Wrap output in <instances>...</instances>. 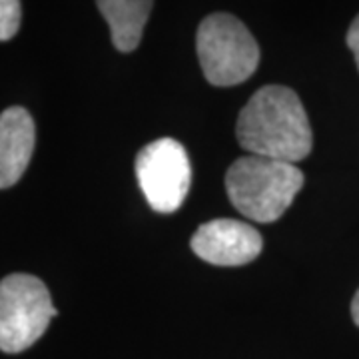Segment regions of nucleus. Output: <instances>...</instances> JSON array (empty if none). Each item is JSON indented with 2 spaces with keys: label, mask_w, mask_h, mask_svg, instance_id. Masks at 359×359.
Here are the masks:
<instances>
[{
  "label": "nucleus",
  "mask_w": 359,
  "mask_h": 359,
  "mask_svg": "<svg viewBox=\"0 0 359 359\" xmlns=\"http://www.w3.org/2000/svg\"><path fill=\"white\" fill-rule=\"evenodd\" d=\"M58 309L48 287L30 273H11L0 282V349L20 353L39 341Z\"/></svg>",
  "instance_id": "20e7f679"
},
{
  "label": "nucleus",
  "mask_w": 359,
  "mask_h": 359,
  "mask_svg": "<svg viewBox=\"0 0 359 359\" xmlns=\"http://www.w3.org/2000/svg\"><path fill=\"white\" fill-rule=\"evenodd\" d=\"M22 20L20 0H0V42L16 36Z\"/></svg>",
  "instance_id": "1a4fd4ad"
},
{
  "label": "nucleus",
  "mask_w": 359,
  "mask_h": 359,
  "mask_svg": "<svg viewBox=\"0 0 359 359\" xmlns=\"http://www.w3.org/2000/svg\"><path fill=\"white\" fill-rule=\"evenodd\" d=\"M136 178L154 212H176L192 184V164L186 148L174 138L146 144L136 156Z\"/></svg>",
  "instance_id": "39448f33"
},
{
  "label": "nucleus",
  "mask_w": 359,
  "mask_h": 359,
  "mask_svg": "<svg viewBox=\"0 0 359 359\" xmlns=\"http://www.w3.org/2000/svg\"><path fill=\"white\" fill-rule=\"evenodd\" d=\"M34 120L22 106L6 108L0 114V190L22 178L34 154Z\"/></svg>",
  "instance_id": "0eeeda50"
},
{
  "label": "nucleus",
  "mask_w": 359,
  "mask_h": 359,
  "mask_svg": "<svg viewBox=\"0 0 359 359\" xmlns=\"http://www.w3.org/2000/svg\"><path fill=\"white\" fill-rule=\"evenodd\" d=\"M236 136L250 154L299 162L311 152L313 136L306 108L287 86H264L238 116Z\"/></svg>",
  "instance_id": "f257e3e1"
},
{
  "label": "nucleus",
  "mask_w": 359,
  "mask_h": 359,
  "mask_svg": "<svg viewBox=\"0 0 359 359\" xmlns=\"http://www.w3.org/2000/svg\"><path fill=\"white\" fill-rule=\"evenodd\" d=\"M205 80L214 86H236L256 72L259 46L248 26L226 13L205 16L196 36Z\"/></svg>",
  "instance_id": "7ed1b4c3"
},
{
  "label": "nucleus",
  "mask_w": 359,
  "mask_h": 359,
  "mask_svg": "<svg viewBox=\"0 0 359 359\" xmlns=\"http://www.w3.org/2000/svg\"><path fill=\"white\" fill-rule=\"evenodd\" d=\"M154 0H96L110 26L112 44L120 52H134L140 44Z\"/></svg>",
  "instance_id": "6e6552de"
},
{
  "label": "nucleus",
  "mask_w": 359,
  "mask_h": 359,
  "mask_svg": "<svg viewBox=\"0 0 359 359\" xmlns=\"http://www.w3.org/2000/svg\"><path fill=\"white\" fill-rule=\"evenodd\" d=\"M347 46H349V50L353 52L359 68V14L355 16V20L351 22L349 30H347Z\"/></svg>",
  "instance_id": "9d476101"
},
{
  "label": "nucleus",
  "mask_w": 359,
  "mask_h": 359,
  "mask_svg": "<svg viewBox=\"0 0 359 359\" xmlns=\"http://www.w3.org/2000/svg\"><path fill=\"white\" fill-rule=\"evenodd\" d=\"M194 254L214 266H244L254 262L262 248V233L242 219L219 218L202 224L192 236Z\"/></svg>",
  "instance_id": "423d86ee"
},
{
  "label": "nucleus",
  "mask_w": 359,
  "mask_h": 359,
  "mask_svg": "<svg viewBox=\"0 0 359 359\" xmlns=\"http://www.w3.org/2000/svg\"><path fill=\"white\" fill-rule=\"evenodd\" d=\"M351 316H353V321L359 325V290L353 297V302H351Z\"/></svg>",
  "instance_id": "9b49d317"
},
{
  "label": "nucleus",
  "mask_w": 359,
  "mask_h": 359,
  "mask_svg": "<svg viewBox=\"0 0 359 359\" xmlns=\"http://www.w3.org/2000/svg\"><path fill=\"white\" fill-rule=\"evenodd\" d=\"M304 180V172L295 164L248 154L230 166L226 190L242 216L269 224L282 218L302 190Z\"/></svg>",
  "instance_id": "f03ea898"
}]
</instances>
